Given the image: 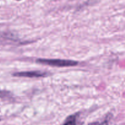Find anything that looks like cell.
<instances>
[{
  "mask_svg": "<svg viewBox=\"0 0 125 125\" xmlns=\"http://www.w3.org/2000/svg\"><path fill=\"white\" fill-rule=\"evenodd\" d=\"M36 62L47 65L53 66L58 67H74L78 64V62L71 60L65 59H39L37 60Z\"/></svg>",
  "mask_w": 125,
  "mask_h": 125,
  "instance_id": "6da1fadb",
  "label": "cell"
},
{
  "mask_svg": "<svg viewBox=\"0 0 125 125\" xmlns=\"http://www.w3.org/2000/svg\"><path fill=\"white\" fill-rule=\"evenodd\" d=\"M48 74L46 72L40 71H30V72H17L13 74V76L17 77H25V78H41L47 76Z\"/></svg>",
  "mask_w": 125,
  "mask_h": 125,
  "instance_id": "7a4b0ae2",
  "label": "cell"
},
{
  "mask_svg": "<svg viewBox=\"0 0 125 125\" xmlns=\"http://www.w3.org/2000/svg\"><path fill=\"white\" fill-rule=\"evenodd\" d=\"M77 114L71 115L65 119L62 125H76Z\"/></svg>",
  "mask_w": 125,
  "mask_h": 125,
  "instance_id": "3957f363",
  "label": "cell"
},
{
  "mask_svg": "<svg viewBox=\"0 0 125 125\" xmlns=\"http://www.w3.org/2000/svg\"><path fill=\"white\" fill-rule=\"evenodd\" d=\"M108 125V121L104 120L102 122H94V123H90L87 125Z\"/></svg>",
  "mask_w": 125,
  "mask_h": 125,
  "instance_id": "277c9868",
  "label": "cell"
}]
</instances>
